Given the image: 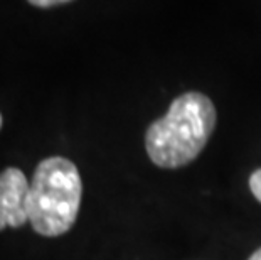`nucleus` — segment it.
<instances>
[{
  "instance_id": "obj_1",
  "label": "nucleus",
  "mask_w": 261,
  "mask_h": 260,
  "mask_svg": "<svg viewBox=\"0 0 261 260\" xmlns=\"http://www.w3.org/2000/svg\"><path fill=\"white\" fill-rule=\"evenodd\" d=\"M216 119V107L204 93L187 91L177 97L167 113L153 122L145 134L150 160L164 169L192 162L207 144Z\"/></svg>"
},
{
  "instance_id": "obj_2",
  "label": "nucleus",
  "mask_w": 261,
  "mask_h": 260,
  "mask_svg": "<svg viewBox=\"0 0 261 260\" xmlns=\"http://www.w3.org/2000/svg\"><path fill=\"white\" fill-rule=\"evenodd\" d=\"M83 182L77 168L66 157H49L37 166L27 198V217L37 233L59 237L74 225Z\"/></svg>"
},
{
  "instance_id": "obj_3",
  "label": "nucleus",
  "mask_w": 261,
  "mask_h": 260,
  "mask_svg": "<svg viewBox=\"0 0 261 260\" xmlns=\"http://www.w3.org/2000/svg\"><path fill=\"white\" fill-rule=\"evenodd\" d=\"M31 182L20 169L9 168L0 174V230L20 228L29 221L27 198Z\"/></svg>"
},
{
  "instance_id": "obj_4",
  "label": "nucleus",
  "mask_w": 261,
  "mask_h": 260,
  "mask_svg": "<svg viewBox=\"0 0 261 260\" xmlns=\"http://www.w3.org/2000/svg\"><path fill=\"white\" fill-rule=\"evenodd\" d=\"M249 190H251L253 196L261 203V169H256L249 178Z\"/></svg>"
},
{
  "instance_id": "obj_5",
  "label": "nucleus",
  "mask_w": 261,
  "mask_h": 260,
  "mask_svg": "<svg viewBox=\"0 0 261 260\" xmlns=\"http://www.w3.org/2000/svg\"><path fill=\"white\" fill-rule=\"evenodd\" d=\"M34 7H53V5H63L68 4V0H32Z\"/></svg>"
},
{
  "instance_id": "obj_6",
  "label": "nucleus",
  "mask_w": 261,
  "mask_h": 260,
  "mask_svg": "<svg viewBox=\"0 0 261 260\" xmlns=\"http://www.w3.org/2000/svg\"><path fill=\"white\" fill-rule=\"evenodd\" d=\"M248 260H261V248H258V250H256V252H254V253H253V255H251V257H249Z\"/></svg>"
},
{
  "instance_id": "obj_7",
  "label": "nucleus",
  "mask_w": 261,
  "mask_h": 260,
  "mask_svg": "<svg viewBox=\"0 0 261 260\" xmlns=\"http://www.w3.org/2000/svg\"><path fill=\"white\" fill-rule=\"evenodd\" d=\"M0 127H2V117H0Z\"/></svg>"
}]
</instances>
